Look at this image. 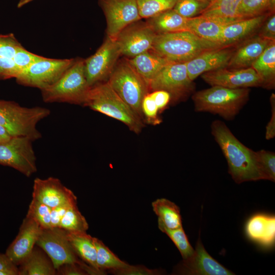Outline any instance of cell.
Wrapping results in <instances>:
<instances>
[{"mask_svg": "<svg viewBox=\"0 0 275 275\" xmlns=\"http://www.w3.org/2000/svg\"><path fill=\"white\" fill-rule=\"evenodd\" d=\"M211 133L227 161L229 173L236 183L265 179L255 152L238 141L225 123L213 121Z\"/></svg>", "mask_w": 275, "mask_h": 275, "instance_id": "obj_1", "label": "cell"}, {"mask_svg": "<svg viewBox=\"0 0 275 275\" xmlns=\"http://www.w3.org/2000/svg\"><path fill=\"white\" fill-rule=\"evenodd\" d=\"M221 47L186 31L157 34L151 50L170 61L185 63L205 51Z\"/></svg>", "mask_w": 275, "mask_h": 275, "instance_id": "obj_2", "label": "cell"}, {"mask_svg": "<svg viewBox=\"0 0 275 275\" xmlns=\"http://www.w3.org/2000/svg\"><path fill=\"white\" fill-rule=\"evenodd\" d=\"M84 105L122 122L136 134L144 126L142 119L119 97L107 81L91 87Z\"/></svg>", "mask_w": 275, "mask_h": 275, "instance_id": "obj_3", "label": "cell"}, {"mask_svg": "<svg viewBox=\"0 0 275 275\" xmlns=\"http://www.w3.org/2000/svg\"><path fill=\"white\" fill-rule=\"evenodd\" d=\"M250 91L249 88L213 86L195 93L192 99L196 112H207L232 120L248 101Z\"/></svg>", "mask_w": 275, "mask_h": 275, "instance_id": "obj_4", "label": "cell"}, {"mask_svg": "<svg viewBox=\"0 0 275 275\" xmlns=\"http://www.w3.org/2000/svg\"><path fill=\"white\" fill-rule=\"evenodd\" d=\"M50 114L47 108L22 106L13 101L0 100V125L13 136H25L33 142L42 138L37 124Z\"/></svg>", "mask_w": 275, "mask_h": 275, "instance_id": "obj_5", "label": "cell"}, {"mask_svg": "<svg viewBox=\"0 0 275 275\" xmlns=\"http://www.w3.org/2000/svg\"><path fill=\"white\" fill-rule=\"evenodd\" d=\"M90 88L85 75L84 59L77 58L56 82L40 91L46 103L84 105Z\"/></svg>", "mask_w": 275, "mask_h": 275, "instance_id": "obj_6", "label": "cell"}, {"mask_svg": "<svg viewBox=\"0 0 275 275\" xmlns=\"http://www.w3.org/2000/svg\"><path fill=\"white\" fill-rule=\"evenodd\" d=\"M114 91L142 119V103L149 93V86L128 59L117 63L107 81Z\"/></svg>", "mask_w": 275, "mask_h": 275, "instance_id": "obj_7", "label": "cell"}, {"mask_svg": "<svg viewBox=\"0 0 275 275\" xmlns=\"http://www.w3.org/2000/svg\"><path fill=\"white\" fill-rule=\"evenodd\" d=\"M75 59H42L22 71L15 78L17 84L40 90L56 82L73 64Z\"/></svg>", "mask_w": 275, "mask_h": 275, "instance_id": "obj_8", "label": "cell"}, {"mask_svg": "<svg viewBox=\"0 0 275 275\" xmlns=\"http://www.w3.org/2000/svg\"><path fill=\"white\" fill-rule=\"evenodd\" d=\"M33 142L27 137L16 136L0 144V164L31 176L37 170Z\"/></svg>", "mask_w": 275, "mask_h": 275, "instance_id": "obj_9", "label": "cell"}, {"mask_svg": "<svg viewBox=\"0 0 275 275\" xmlns=\"http://www.w3.org/2000/svg\"><path fill=\"white\" fill-rule=\"evenodd\" d=\"M121 55L116 39L107 36L96 52L84 59L85 75L90 88L109 77Z\"/></svg>", "mask_w": 275, "mask_h": 275, "instance_id": "obj_10", "label": "cell"}, {"mask_svg": "<svg viewBox=\"0 0 275 275\" xmlns=\"http://www.w3.org/2000/svg\"><path fill=\"white\" fill-rule=\"evenodd\" d=\"M188 75L186 63L171 62L165 66L150 81L149 88L153 91L164 90L177 100L188 96L195 85Z\"/></svg>", "mask_w": 275, "mask_h": 275, "instance_id": "obj_11", "label": "cell"}, {"mask_svg": "<svg viewBox=\"0 0 275 275\" xmlns=\"http://www.w3.org/2000/svg\"><path fill=\"white\" fill-rule=\"evenodd\" d=\"M36 245L46 253L56 269L64 264H81L84 262L73 250L68 238L67 231L61 227L42 228Z\"/></svg>", "mask_w": 275, "mask_h": 275, "instance_id": "obj_12", "label": "cell"}, {"mask_svg": "<svg viewBox=\"0 0 275 275\" xmlns=\"http://www.w3.org/2000/svg\"><path fill=\"white\" fill-rule=\"evenodd\" d=\"M105 15L107 36L115 39L129 24L139 21L136 0H98Z\"/></svg>", "mask_w": 275, "mask_h": 275, "instance_id": "obj_13", "label": "cell"}, {"mask_svg": "<svg viewBox=\"0 0 275 275\" xmlns=\"http://www.w3.org/2000/svg\"><path fill=\"white\" fill-rule=\"evenodd\" d=\"M156 34L146 22L138 21L124 29L115 39L121 54L132 58L151 50Z\"/></svg>", "mask_w": 275, "mask_h": 275, "instance_id": "obj_14", "label": "cell"}, {"mask_svg": "<svg viewBox=\"0 0 275 275\" xmlns=\"http://www.w3.org/2000/svg\"><path fill=\"white\" fill-rule=\"evenodd\" d=\"M201 77L211 86L239 89L262 86L260 77L252 67L239 69L225 67L205 72Z\"/></svg>", "mask_w": 275, "mask_h": 275, "instance_id": "obj_15", "label": "cell"}, {"mask_svg": "<svg viewBox=\"0 0 275 275\" xmlns=\"http://www.w3.org/2000/svg\"><path fill=\"white\" fill-rule=\"evenodd\" d=\"M176 272L180 274L187 275L234 274L207 252L200 240L197 241L193 255L186 259H183L177 266Z\"/></svg>", "mask_w": 275, "mask_h": 275, "instance_id": "obj_16", "label": "cell"}, {"mask_svg": "<svg viewBox=\"0 0 275 275\" xmlns=\"http://www.w3.org/2000/svg\"><path fill=\"white\" fill-rule=\"evenodd\" d=\"M32 197L50 208L77 202V198L70 189L64 186L58 178H36L34 180Z\"/></svg>", "mask_w": 275, "mask_h": 275, "instance_id": "obj_17", "label": "cell"}, {"mask_svg": "<svg viewBox=\"0 0 275 275\" xmlns=\"http://www.w3.org/2000/svg\"><path fill=\"white\" fill-rule=\"evenodd\" d=\"M42 228L32 217L26 215L18 234L9 245L5 254L16 266L30 254L36 244Z\"/></svg>", "mask_w": 275, "mask_h": 275, "instance_id": "obj_18", "label": "cell"}, {"mask_svg": "<svg viewBox=\"0 0 275 275\" xmlns=\"http://www.w3.org/2000/svg\"><path fill=\"white\" fill-rule=\"evenodd\" d=\"M231 46L205 51L185 62L189 79L193 81L205 72L226 67L235 50Z\"/></svg>", "mask_w": 275, "mask_h": 275, "instance_id": "obj_19", "label": "cell"}, {"mask_svg": "<svg viewBox=\"0 0 275 275\" xmlns=\"http://www.w3.org/2000/svg\"><path fill=\"white\" fill-rule=\"evenodd\" d=\"M270 41L258 35L245 40L235 48L226 67L230 69H239L251 67L262 54Z\"/></svg>", "mask_w": 275, "mask_h": 275, "instance_id": "obj_20", "label": "cell"}, {"mask_svg": "<svg viewBox=\"0 0 275 275\" xmlns=\"http://www.w3.org/2000/svg\"><path fill=\"white\" fill-rule=\"evenodd\" d=\"M269 13L241 19L227 24L222 30L220 44L224 46H231L250 37L259 30Z\"/></svg>", "mask_w": 275, "mask_h": 275, "instance_id": "obj_21", "label": "cell"}, {"mask_svg": "<svg viewBox=\"0 0 275 275\" xmlns=\"http://www.w3.org/2000/svg\"><path fill=\"white\" fill-rule=\"evenodd\" d=\"M245 232L251 240L265 246L272 245L275 240V217L257 214L251 217L245 226Z\"/></svg>", "mask_w": 275, "mask_h": 275, "instance_id": "obj_22", "label": "cell"}, {"mask_svg": "<svg viewBox=\"0 0 275 275\" xmlns=\"http://www.w3.org/2000/svg\"><path fill=\"white\" fill-rule=\"evenodd\" d=\"M18 275H56L57 270L46 253L35 245L18 266Z\"/></svg>", "mask_w": 275, "mask_h": 275, "instance_id": "obj_23", "label": "cell"}, {"mask_svg": "<svg viewBox=\"0 0 275 275\" xmlns=\"http://www.w3.org/2000/svg\"><path fill=\"white\" fill-rule=\"evenodd\" d=\"M128 61L148 86L150 81L165 66L173 62L151 49L128 59Z\"/></svg>", "mask_w": 275, "mask_h": 275, "instance_id": "obj_24", "label": "cell"}, {"mask_svg": "<svg viewBox=\"0 0 275 275\" xmlns=\"http://www.w3.org/2000/svg\"><path fill=\"white\" fill-rule=\"evenodd\" d=\"M188 18L177 13L173 9L147 19L146 23L156 34L188 31Z\"/></svg>", "mask_w": 275, "mask_h": 275, "instance_id": "obj_25", "label": "cell"}, {"mask_svg": "<svg viewBox=\"0 0 275 275\" xmlns=\"http://www.w3.org/2000/svg\"><path fill=\"white\" fill-rule=\"evenodd\" d=\"M69 241L76 255L79 258L102 274L96 264V249L94 237L86 232H68Z\"/></svg>", "mask_w": 275, "mask_h": 275, "instance_id": "obj_26", "label": "cell"}, {"mask_svg": "<svg viewBox=\"0 0 275 275\" xmlns=\"http://www.w3.org/2000/svg\"><path fill=\"white\" fill-rule=\"evenodd\" d=\"M152 206L158 217V226L160 230L182 227L180 209L174 203L166 199H158L152 203Z\"/></svg>", "mask_w": 275, "mask_h": 275, "instance_id": "obj_27", "label": "cell"}, {"mask_svg": "<svg viewBox=\"0 0 275 275\" xmlns=\"http://www.w3.org/2000/svg\"><path fill=\"white\" fill-rule=\"evenodd\" d=\"M242 0H214L201 13L203 17L224 23L241 19L237 11Z\"/></svg>", "mask_w": 275, "mask_h": 275, "instance_id": "obj_28", "label": "cell"}, {"mask_svg": "<svg viewBox=\"0 0 275 275\" xmlns=\"http://www.w3.org/2000/svg\"><path fill=\"white\" fill-rule=\"evenodd\" d=\"M227 24L199 15L188 18V29L204 40L221 45V33Z\"/></svg>", "mask_w": 275, "mask_h": 275, "instance_id": "obj_29", "label": "cell"}, {"mask_svg": "<svg viewBox=\"0 0 275 275\" xmlns=\"http://www.w3.org/2000/svg\"><path fill=\"white\" fill-rule=\"evenodd\" d=\"M260 77L262 87L272 89L275 83V41L271 42L252 64Z\"/></svg>", "mask_w": 275, "mask_h": 275, "instance_id": "obj_30", "label": "cell"}, {"mask_svg": "<svg viewBox=\"0 0 275 275\" xmlns=\"http://www.w3.org/2000/svg\"><path fill=\"white\" fill-rule=\"evenodd\" d=\"M96 249V264L98 269L105 271L120 268L128 264L120 260L99 239L94 237Z\"/></svg>", "mask_w": 275, "mask_h": 275, "instance_id": "obj_31", "label": "cell"}, {"mask_svg": "<svg viewBox=\"0 0 275 275\" xmlns=\"http://www.w3.org/2000/svg\"><path fill=\"white\" fill-rule=\"evenodd\" d=\"M60 227L68 232H86L89 225L78 209L77 204L71 206L63 217Z\"/></svg>", "mask_w": 275, "mask_h": 275, "instance_id": "obj_32", "label": "cell"}, {"mask_svg": "<svg viewBox=\"0 0 275 275\" xmlns=\"http://www.w3.org/2000/svg\"><path fill=\"white\" fill-rule=\"evenodd\" d=\"M178 0H136L141 18H149L173 9Z\"/></svg>", "mask_w": 275, "mask_h": 275, "instance_id": "obj_33", "label": "cell"}, {"mask_svg": "<svg viewBox=\"0 0 275 275\" xmlns=\"http://www.w3.org/2000/svg\"><path fill=\"white\" fill-rule=\"evenodd\" d=\"M270 0H242L237 11L240 19L253 17L271 12Z\"/></svg>", "mask_w": 275, "mask_h": 275, "instance_id": "obj_34", "label": "cell"}, {"mask_svg": "<svg viewBox=\"0 0 275 275\" xmlns=\"http://www.w3.org/2000/svg\"><path fill=\"white\" fill-rule=\"evenodd\" d=\"M160 230L166 233L174 242L183 259H186L193 255L195 250L189 243L182 227L176 229L162 228Z\"/></svg>", "mask_w": 275, "mask_h": 275, "instance_id": "obj_35", "label": "cell"}, {"mask_svg": "<svg viewBox=\"0 0 275 275\" xmlns=\"http://www.w3.org/2000/svg\"><path fill=\"white\" fill-rule=\"evenodd\" d=\"M51 210L46 205L33 198L26 215L35 219L41 228H49L51 227Z\"/></svg>", "mask_w": 275, "mask_h": 275, "instance_id": "obj_36", "label": "cell"}, {"mask_svg": "<svg viewBox=\"0 0 275 275\" xmlns=\"http://www.w3.org/2000/svg\"><path fill=\"white\" fill-rule=\"evenodd\" d=\"M209 5L200 0H178L173 9L181 16L190 18L200 15Z\"/></svg>", "mask_w": 275, "mask_h": 275, "instance_id": "obj_37", "label": "cell"}, {"mask_svg": "<svg viewBox=\"0 0 275 275\" xmlns=\"http://www.w3.org/2000/svg\"><path fill=\"white\" fill-rule=\"evenodd\" d=\"M256 158L265 179L275 180V154L264 150L255 152Z\"/></svg>", "mask_w": 275, "mask_h": 275, "instance_id": "obj_38", "label": "cell"}, {"mask_svg": "<svg viewBox=\"0 0 275 275\" xmlns=\"http://www.w3.org/2000/svg\"><path fill=\"white\" fill-rule=\"evenodd\" d=\"M21 46L13 34L0 35V56L13 59L17 50Z\"/></svg>", "mask_w": 275, "mask_h": 275, "instance_id": "obj_39", "label": "cell"}, {"mask_svg": "<svg viewBox=\"0 0 275 275\" xmlns=\"http://www.w3.org/2000/svg\"><path fill=\"white\" fill-rule=\"evenodd\" d=\"M42 58V56L29 51L22 46L17 50L12 59L21 72Z\"/></svg>", "mask_w": 275, "mask_h": 275, "instance_id": "obj_40", "label": "cell"}, {"mask_svg": "<svg viewBox=\"0 0 275 275\" xmlns=\"http://www.w3.org/2000/svg\"><path fill=\"white\" fill-rule=\"evenodd\" d=\"M108 272L116 275H157L161 274L158 269H149L144 265H131L128 264L125 267L109 270Z\"/></svg>", "mask_w": 275, "mask_h": 275, "instance_id": "obj_41", "label": "cell"}, {"mask_svg": "<svg viewBox=\"0 0 275 275\" xmlns=\"http://www.w3.org/2000/svg\"><path fill=\"white\" fill-rule=\"evenodd\" d=\"M20 71L12 59L0 56V79L16 78Z\"/></svg>", "mask_w": 275, "mask_h": 275, "instance_id": "obj_42", "label": "cell"}, {"mask_svg": "<svg viewBox=\"0 0 275 275\" xmlns=\"http://www.w3.org/2000/svg\"><path fill=\"white\" fill-rule=\"evenodd\" d=\"M259 30V36L270 41H275L274 12L268 15Z\"/></svg>", "mask_w": 275, "mask_h": 275, "instance_id": "obj_43", "label": "cell"}, {"mask_svg": "<svg viewBox=\"0 0 275 275\" xmlns=\"http://www.w3.org/2000/svg\"><path fill=\"white\" fill-rule=\"evenodd\" d=\"M142 109L143 115L149 119L156 118L158 108L150 93H148L144 98L142 103Z\"/></svg>", "mask_w": 275, "mask_h": 275, "instance_id": "obj_44", "label": "cell"}, {"mask_svg": "<svg viewBox=\"0 0 275 275\" xmlns=\"http://www.w3.org/2000/svg\"><path fill=\"white\" fill-rule=\"evenodd\" d=\"M77 202L62 204L51 210V227H60L61 221L69 207Z\"/></svg>", "mask_w": 275, "mask_h": 275, "instance_id": "obj_45", "label": "cell"}, {"mask_svg": "<svg viewBox=\"0 0 275 275\" xmlns=\"http://www.w3.org/2000/svg\"><path fill=\"white\" fill-rule=\"evenodd\" d=\"M150 94L157 105L158 109L165 107L171 100L170 94L164 90H156Z\"/></svg>", "mask_w": 275, "mask_h": 275, "instance_id": "obj_46", "label": "cell"}, {"mask_svg": "<svg viewBox=\"0 0 275 275\" xmlns=\"http://www.w3.org/2000/svg\"><path fill=\"white\" fill-rule=\"evenodd\" d=\"M270 100L272 114L270 121L266 127L265 138L267 140H270L275 136V99L274 94L271 95Z\"/></svg>", "mask_w": 275, "mask_h": 275, "instance_id": "obj_47", "label": "cell"}, {"mask_svg": "<svg viewBox=\"0 0 275 275\" xmlns=\"http://www.w3.org/2000/svg\"><path fill=\"white\" fill-rule=\"evenodd\" d=\"M9 258L7 255L0 253V269L4 268H9L16 267Z\"/></svg>", "mask_w": 275, "mask_h": 275, "instance_id": "obj_48", "label": "cell"}, {"mask_svg": "<svg viewBox=\"0 0 275 275\" xmlns=\"http://www.w3.org/2000/svg\"><path fill=\"white\" fill-rule=\"evenodd\" d=\"M12 137L8 130L0 125V144L8 141Z\"/></svg>", "mask_w": 275, "mask_h": 275, "instance_id": "obj_49", "label": "cell"}, {"mask_svg": "<svg viewBox=\"0 0 275 275\" xmlns=\"http://www.w3.org/2000/svg\"><path fill=\"white\" fill-rule=\"evenodd\" d=\"M33 1L34 0H19L17 4V8H20Z\"/></svg>", "mask_w": 275, "mask_h": 275, "instance_id": "obj_50", "label": "cell"}, {"mask_svg": "<svg viewBox=\"0 0 275 275\" xmlns=\"http://www.w3.org/2000/svg\"><path fill=\"white\" fill-rule=\"evenodd\" d=\"M200 1L205 2V3H209L210 4L211 3H212L214 0H200Z\"/></svg>", "mask_w": 275, "mask_h": 275, "instance_id": "obj_51", "label": "cell"}]
</instances>
